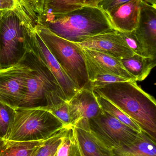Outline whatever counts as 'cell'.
Returning <instances> with one entry per match:
<instances>
[{"mask_svg": "<svg viewBox=\"0 0 156 156\" xmlns=\"http://www.w3.org/2000/svg\"><path fill=\"white\" fill-rule=\"evenodd\" d=\"M116 105L156 141V101L136 81L111 83L93 89Z\"/></svg>", "mask_w": 156, "mask_h": 156, "instance_id": "1", "label": "cell"}, {"mask_svg": "<svg viewBox=\"0 0 156 156\" xmlns=\"http://www.w3.org/2000/svg\"><path fill=\"white\" fill-rule=\"evenodd\" d=\"M37 20L56 35L75 43L115 30L106 13L98 6H83L66 13L38 15Z\"/></svg>", "mask_w": 156, "mask_h": 156, "instance_id": "2", "label": "cell"}, {"mask_svg": "<svg viewBox=\"0 0 156 156\" xmlns=\"http://www.w3.org/2000/svg\"><path fill=\"white\" fill-rule=\"evenodd\" d=\"M20 62L30 68L27 80V93L19 108L47 110L68 101L57 81L47 67L30 50Z\"/></svg>", "mask_w": 156, "mask_h": 156, "instance_id": "3", "label": "cell"}, {"mask_svg": "<svg viewBox=\"0 0 156 156\" xmlns=\"http://www.w3.org/2000/svg\"><path fill=\"white\" fill-rule=\"evenodd\" d=\"M34 17L38 34L60 66L79 90L88 88V73L82 48L75 43L61 38L49 31Z\"/></svg>", "mask_w": 156, "mask_h": 156, "instance_id": "4", "label": "cell"}, {"mask_svg": "<svg viewBox=\"0 0 156 156\" xmlns=\"http://www.w3.org/2000/svg\"><path fill=\"white\" fill-rule=\"evenodd\" d=\"M64 126L59 119L47 110L17 108L15 109L13 120L6 140L45 141Z\"/></svg>", "mask_w": 156, "mask_h": 156, "instance_id": "5", "label": "cell"}, {"mask_svg": "<svg viewBox=\"0 0 156 156\" xmlns=\"http://www.w3.org/2000/svg\"><path fill=\"white\" fill-rule=\"evenodd\" d=\"M27 52L23 25L14 11H7L0 20V69L20 63Z\"/></svg>", "mask_w": 156, "mask_h": 156, "instance_id": "6", "label": "cell"}, {"mask_svg": "<svg viewBox=\"0 0 156 156\" xmlns=\"http://www.w3.org/2000/svg\"><path fill=\"white\" fill-rule=\"evenodd\" d=\"M89 123L91 131L111 150L132 144L139 133L103 111Z\"/></svg>", "mask_w": 156, "mask_h": 156, "instance_id": "7", "label": "cell"}, {"mask_svg": "<svg viewBox=\"0 0 156 156\" xmlns=\"http://www.w3.org/2000/svg\"><path fill=\"white\" fill-rule=\"evenodd\" d=\"M30 68L23 62L0 69V103L15 109L24 101Z\"/></svg>", "mask_w": 156, "mask_h": 156, "instance_id": "8", "label": "cell"}, {"mask_svg": "<svg viewBox=\"0 0 156 156\" xmlns=\"http://www.w3.org/2000/svg\"><path fill=\"white\" fill-rule=\"evenodd\" d=\"M76 44L82 48L98 51L119 59L135 55L127 47L116 30L96 35L83 42Z\"/></svg>", "mask_w": 156, "mask_h": 156, "instance_id": "9", "label": "cell"}, {"mask_svg": "<svg viewBox=\"0 0 156 156\" xmlns=\"http://www.w3.org/2000/svg\"><path fill=\"white\" fill-rule=\"evenodd\" d=\"M134 31L150 57L156 58V7L141 1L139 22Z\"/></svg>", "mask_w": 156, "mask_h": 156, "instance_id": "10", "label": "cell"}, {"mask_svg": "<svg viewBox=\"0 0 156 156\" xmlns=\"http://www.w3.org/2000/svg\"><path fill=\"white\" fill-rule=\"evenodd\" d=\"M141 0H131L105 13L113 28L122 32L136 29L139 22Z\"/></svg>", "mask_w": 156, "mask_h": 156, "instance_id": "11", "label": "cell"}, {"mask_svg": "<svg viewBox=\"0 0 156 156\" xmlns=\"http://www.w3.org/2000/svg\"><path fill=\"white\" fill-rule=\"evenodd\" d=\"M73 126L82 156H113L112 150L91 131L89 120L81 119Z\"/></svg>", "mask_w": 156, "mask_h": 156, "instance_id": "12", "label": "cell"}, {"mask_svg": "<svg viewBox=\"0 0 156 156\" xmlns=\"http://www.w3.org/2000/svg\"><path fill=\"white\" fill-rule=\"evenodd\" d=\"M68 102L75 110L78 122L95 118L103 112L93 90L89 88L79 90Z\"/></svg>", "mask_w": 156, "mask_h": 156, "instance_id": "13", "label": "cell"}, {"mask_svg": "<svg viewBox=\"0 0 156 156\" xmlns=\"http://www.w3.org/2000/svg\"><path fill=\"white\" fill-rule=\"evenodd\" d=\"M156 141L142 131L132 144L114 148L113 156H156Z\"/></svg>", "mask_w": 156, "mask_h": 156, "instance_id": "14", "label": "cell"}, {"mask_svg": "<svg viewBox=\"0 0 156 156\" xmlns=\"http://www.w3.org/2000/svg\"><path fill=\"white\" fill-rule=\"evenodd\" d=\"M82 51L97 66L109 74L136 82L135 78L125 70L120 59L107 54L90 49L82 48Z\"/></svg>", "mask_w": 156, "mask_h": 156, "instance_id": "15", "label": "cell"}, {"mask_svg": "<svg viewBox=\"0 0 156 156\" xmlns=\"http://www.w3.org/2000/svg\"><path fill=\"white\" fill-rule=\"evenodd\" d=\"M120 60L125 70L135 78L136 81L144 80L156 66V58L135 54Z\"/></svg>", "mask_w": 156, "mask_h": 156, "instance_id": "16", "label": "cell"}, {"mask_svg": "<svg viewBox=\"0 0 156 156\" xmlns=\"http://www.w3.org/2000/svg\"><path fill=\"white\" fill-rule=\"evenodd\" d=\"M44 141L17 142L5 140L0 147V156H33Z\"/></svg>", "mask_w": 156, "mask_h": 156, "instance_id": "17", "label": "cell"}, {"mask_svg": "<svg viewBox=\"0 0 156 156\" xmlns=\"http://www.w3.org/2000/svg\"><path fill=\"white\" fill-rule=\"evenodd\" d=\"M54 156H82L73 126H65L61 142Z\"/></svg>", "mask_w": 156, "mask_h": 156, "instance_id": "18", "label": "cell"}, {"mask_svg": "<svg viewBox=\"0 0 156 156\" xmlns=\"http://www.w3.org/2000/svg\"><path fill=\"white\" fill-rule=\"evenodd\" d=\"M94 94L96 95L97 101L103 111L111 115L136 132L139 133L142 132V129L139 127V126L116 105L104 97L95 93Z\"/></svg>", "mask_w": 156, "mask_h": 156, "instance_id": "19", "label": "cell"}, {"mask_svg": "<svg viewBox=\"0 0 156 156\" xmlns=\"http://www.w3.org/2000/svg\"><path fill=\"white\" fill-rule=\"evenodd\" d=\"M82 6L79 0H44L43 14L66 13Z\"/></svg>", "mask_w": 156, "mask_h": 156, "instance_id": "20", "label": "cell"}, {"mask_svg": "<svg viewBox=\"0 0 156 156\" xmlns=\"http://www.w3.org/2000/svg\"><path fill=\"white\" fill-rule=\"evenodd\" d=\"M65 126L47 140L38 148L33 156H54L65 131Z\"/></svg>", "mask_w": 156, "mask_h": 156, "instance_id": "21", "label": "cell"}, {"mask_svg": "<svg viewBox=\"0 0 156 156\" xmlns=\"http://www.w3.org/2000/svg\"><path fill=\"white\" fill-rule=\"evenodd\" d=\"M117 32L124 41L127 47L132 50L134 54L142 56L151 57L143 44L136 34L134 30L131 32Z\"/></svg>", "mask_w": 156, "mask_h": 156, "instance_id": "22", "label": "cell"}, {"mask_svg": "<svg viewBox=\"0 0 156 156\" xmlns=\"http://www.w3.org/2000/svg\"><path fill=\"white\" fill-rule=\"evenodd\" d=\"M15 109L0 103V130L2 137L6 140L12 126Z\"/></svg>", "mask_w": 156, "mask_h": 156, "instance_id": "23", "label": "cell"}, {"mask_svg": "<svg viewBox=\"0 0 156 156\" xmlns=\"http://www.w3.org/2000/svg\"><path fill=\"white\" fill-rule=\"evenodd\" d=\"M46 110L49 111L59 119L65 126L72 125L70 108L68 101L65 102L54 107L49 108Z\"/></svg>", "mask_w": 156, "mask_h": 156, "instance_id": "24", "label": "cell"}, {"mask_svg": "<svg viewBox=\"0 0 156 156\" xmlns=\"http://www.w3.org/2000/svg\"><path fill=\"white\" fill-rule=\"evenodd\" d=\"M130 80L112 74H104L95 77L92 80L89 82L88 88L92 89L96 87H102L115 83L130 81Z\"/></svg>", "mask_w": 156, "mask_h": 156, "instance_id": "25", "label": "cell"}, {"mask_svg": "<svg viewBox=\"0 0 156 156\" xmlns=\"http://www.w3.org/2000/svg\"><path fill=\"white\" fill-rule=\"evenodd\" d=\"M131 0H102L97 6L105 13L108 12L114 8L127 2Z\"/></svg>", "mask_w": 156, "mask_h": 156, "instance_id": "26", "label": "cell"}, {"mask_svg": "<svg viewBox=\"0 0 156 156\" xmlns=\"http://www.w3.org/2000/svg\"><path fill=\"white\" fill-rule=\"evenodd\" d=\"M27 2L32 10L36 13L41 16L44 12V0H25Z\"/></svg>", "mask_w": 156, "mask_h": 156, "instance_id": "27", "label": "cell"}, {"mask_svg": "<svg viewBox=\"0 0 156 156\" xmlns=\"http://www.w3.org/2000/svg\"><path fill=\"white\" fill-rule=\"evenodd\" d=\"M16 6V0H0V12L13 11Z\"/></svg>", "mask_w": 156, "mask_h": 156, "instance_id": "28", "label": "cell"}, {"mask_svg": "<svg viewBox=\"0 0 156 156\" xmlns=\"http://www.w3.org/2000/svg\"><path fill=\"white\" fill-rule=\"evenodd\" d=\"M102 0H79L82 6H97L98 4Z\"/></svg>", "mask_w": 156, "mask_h": 156, "instance_id": "29", "label": "cell"}, {"mask_svg": "<svg viewBox=\"0 0 156 156\" xmlns=\"http://www.w3.org/2000/svg\"><path fill=\"white\" fill-rule=\"evenodd\" d=\"M141 1L154 7H156V0H141Z\"/></svg>", "mask_w": 156, "mask_h": 156, "instance_id": "30", "label": "cell"}, {"mask_svg": "<svg viewBox=\"0 0 156 156\" xmlns=\"http://www.w3.org/2000/svg\"><path fill=\"white\" fill-rule=\"evenodd\" d=\"M5 139H4L3 138L0 136V147L4 144L5 141Z\"/></svg>", "mask_w": 156, "mask_h": 156, "instance_id": "31", "label": "cell"}, {"mask_svg": "<svg viewBox=\"0 0 156 156\" xmlns=\"http://www.w3.org/2000/svg\"><path fill=\"white\" fill-rule=\"evenodd\" d=\"M6 12H0V20L2 19V16Z\"/></svg>", "mask_w": 156, "mask_h": 156, "instance_id": "32", "label": "cell"}, {"mask_svg": "<svg viewBox=\"0 0 156 156\" xmlns=\"http://www.w3.org/2000/svg\"><path fill=\"white\" fill-rule=\"evenodd\" d=\"M0 136H1V137H2V133H1V130H0Z\"/></svg>", "mask_w": 156, "mask_h": 156, "instance_id": "33", "label": "cell"}, {"mask_svg": "<svg viewBox=\"0 0 156 156\" xmlns=\"http://www.w3.org/2000/svg\"></svg>", "mask_w": 156, "mask_h": 156, "instance_id": "34", "label": "cell"}]
</instances>
